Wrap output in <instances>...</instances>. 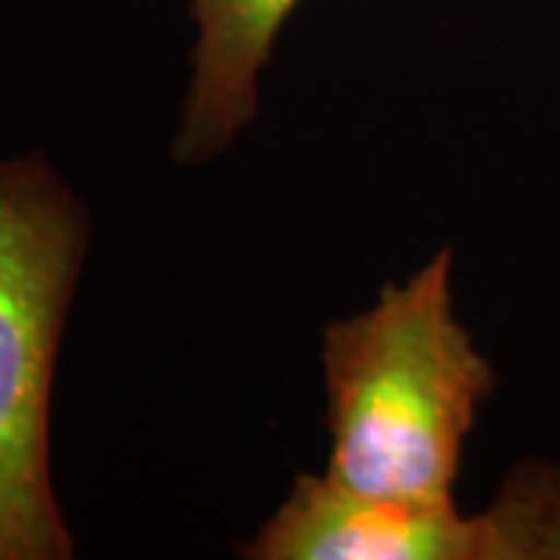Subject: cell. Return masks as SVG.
Instances as JSON below:
<instances>
[{"mask_svg":"<svg viewBox=\"0 0 560 560\" xmlns=\"http://www.w3.org/2000/svg\"><path fill=\"white\" fill-rule=\"evenodd\" d=\"M455 249L442 246L377 300L320 330L330 455L324 477L361 499L455 501L467 436L499 389L455 312Z\"/></svg>","mask_w":560,"mask_h":560,"instance_id":"1","label":"cell"},{"mask_svg":"<svg viewBox=\"0 0 560 560\" xmlns=\"http://www.w3.org/2000/svg\"><path fill=\"white\" fill-rule=\"evenodd\" d=\"M81 194L40 150L0 160V560H72L54 486V386L91 253Z\"/></svg>","mask_w":560,"mask_h":560,"instance_id":"2","label":"cell"},{"mask_svg":"<svg viewBox=\"0 0 560 560\" xmlns=\"http://www.w3.org/2000/svg\"><path fill=\"white\" fill-rule=\"evenodd\" d=\"M249 560H560V464L523 460L477 514L342 492L300 474L241 545Z\"/></svg>","mask_w":560,"mask_h":560,"instance_id":"3","label":"cell"},{"mask_svg":"<svg viewBox=\"0 0 560 560\" xmlns=\"http://www.w3.org/2000/svg\"><path fill=\"white\" fill-rule=\"evenodd\" d=\"M302 0H190L197 28L190 84L180 106L172 160L206 165L234 150L259 116L261 72Z\"/></svg>","mask_w":560,"mask_h":560,"instance_id":"4","label":"cell"}]
</instances>
